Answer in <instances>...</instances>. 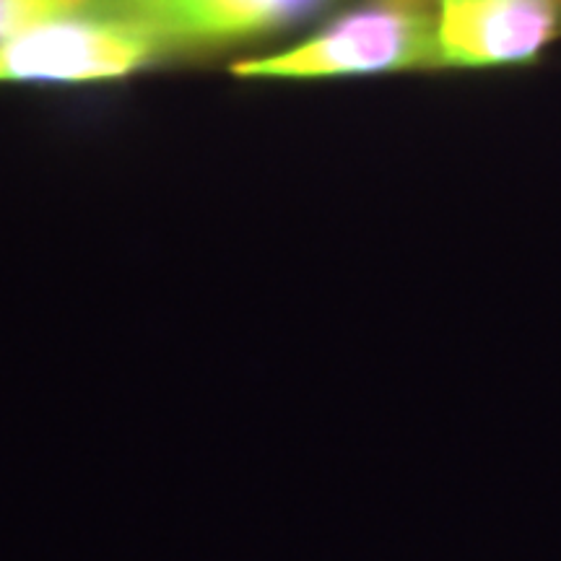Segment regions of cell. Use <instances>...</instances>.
Returning <instances> with one entry per match:
<instances>
[{
  "instance_id": "1",
  "label": "cell",
  "mask_w": 561,
  "mask_h": 561,
  "mask_svg": "<svg viewBox=\"0 0 561 561\" xmlns=\"http://www.w3.org/2000/svg\"><path fill=\"white\" fill-rule=\"evenodd\" d=\"M439 66L434 16L409 0L380 3L335 19L297 47L237 68L252 79H335Z\"/></svg>"
},
{
  "instance_id": "2",
  "label": "cell",
  "mask_w": 561,
  "mask_h": 561,
  "mask_svg": "<svg viewBox=\"0 0 561 561\" xmlns=\"http://www.w3.org/2000/svg\"><path fill=\"white\" fill-rule=\"evenodd\" d=\"M164 39L130 13H70L5 39L0 81L91 83L151 66Z\"/></svg>"
},
{
  "instance_id": "3",
  "label": "cell",
  "mask_w": 561,
  "mask_h": 561,
  "mask_svg": "<svg viewBox=\"0 0 561 561\" xmlns=\"http://www.w3.org/2000/svg\"><path fill=\"white\" fill-rule=\"evenodd\" d=\"M437 60L450 68H520L561 34V0H437Z\"/></svg>"
},
{
  "instance_id": "4",
  "label": "cell",
  "mask_w": 561,
  "mask_h": 561,
  "mask_svg": "<svg viewBox=\"0 0 561 561\" xmlns=\"http://www.w3.org/2000/svg\"><path fill=\"white\" fill-rule=\"evenodd\" d=\"M325 0H121V9L172 45H229L291 26Z\"/></svg>"
},
{
  "instance_id": "5",
  "label": "cell",
  "mask_w": 561,
  "mask_h": 561,
  "mask_svg": "<svg viewBox=\"0 0 561 561\" xmlns=\"http://www.w3.org/2000/svg\"><path fill=\"white\" fill-rule=\"evenodd\" d=\"M89 3L91 0H0V45L47 21L79 13Z\"/></svg>"
}]
</instances>
